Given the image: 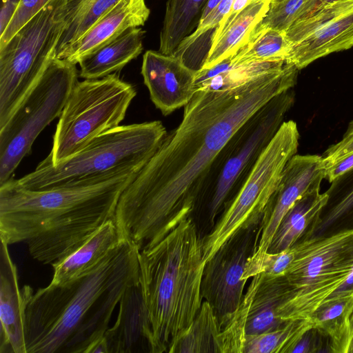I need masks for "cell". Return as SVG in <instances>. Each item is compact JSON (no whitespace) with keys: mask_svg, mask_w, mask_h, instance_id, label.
Returning a JSON list of instances; mask_svg holds the SVG:
<instances>
[{"mask_svg":"<svg viewBox=\"0 0 353 353\" xmlns=\"http://www.w3.org/2000/svg\"><path fill=\"white\" fill-rule=\"evenodd\" d=\"M298 72L285 66L235 88L197 90L180 124L124 188L114 221L140 249L190 217L204 179L241 128L277 95L292 89Z\"/></svg>","mask_w":353,"mask_h":353,"instance_id":"obj_1","label":"cell"},{"mask_svg":"<svg viewBox=\"0 0 353 353\" xmlns=\"http://www.w3.org/2000/svg\"><path fill=\"white\" fill-rule=\"evenodd\" d=\"M139 252L124 239L77 279L36 292L24 285L26 353H88L104 336L125 292L140 283Z\"/></svg>","mask_w":353,"mask_h":353,"instance_id":"obj_2","label":"cell"},{"mask_svg":"<svg viewBox=\"0 0 353 353\" xmlns=\"http://www.w3.org/2000/svg\"><path fill=\"white\" fill-rule=\"evenodd\" d=\"M137 172L41 191L25 189L12 177L0 185L1 241L26 242L31 256L43 264L65 258L114 219L120 195Z\"/></svg>","mask_w":353,"mask_h":353,"instance_id":"obj_3","label":"cell"},{"mask_svg":"<svg viewBox=\"0 0 353 353\" xmlns=\"http://www.w3.org/2000/svg\"><path fill=\"white\" fill-rule=\"evenodd\" d=\"M139 261L150 352H168L203 302V239L192 219L183 220L158 243L140 250Z\"/></svg>","mask_w":353,"mask_h":353,"instance_id":"obj_4","label":"cell"},{"mask_svg":"<svg viewBox=\"0 0 353 353\" xmlns=\"http://www.w3.org/2000/svg\"><path fill=\"white\" fill-rule=\"evenodd\" d=\"M166 134L160 121L120 125L57 164L43 159L33 172L16 181L25 189L41 191L89 185L139 171Z\"/></svg>","mask_w":353,"mask_h":353,"instance_id":"obj_5","label":"cell"},{"mask_svg":"<svg viewBox=\"0 0 353 353\" xmlns=\"http://www.w3.org/2000/svg\"><path fill=\"white\" fill-rule=\"evenodd\" d=\"M293 246L294 259L285 276L289 294L277 309L284 322L310 319L345 282L353 268V229Z\"/></svg>","mask_w":353,"mask_h":353,"instance_id":"obj_6","label":"cell"},{"mask_svg":"<svg viewBox=\"0 0 353 353\" xmlns=\"http://www.w3.org/2000/svg\"><path fill=\"white\" fill-rule=\"evenodd\" d=\"M68 0H53L0 48V128L57 57Z\"/></svg>","mask_w":353,"mask_h":353,"instance_id":"obj_7","label":"cell"},{"mask_svg":"<svg viewBox=\"0 0 353 353\" xmlns=\"http://www.w3.org/2000/svg\"><path fill=\"white\" fill-rule=\"evenodd\" d=\"M136 94L134 87L116 73L77 81L59 117L51 152L44 160L57 164L119 126Z\"/></svg>","mask_w":353,"mask_h":353,"instance_id":"obj_8","label":"cell"},{"mask_svg":"<svg viewBox=\"0 0 353 353\" xmlns=\"http://www.w3.org/2000/svg\"><path fill=\"white\" fill-rule=\"evenodd\" d=\"M299 140L296 122L283 121L219 221L203 238L205 263L238 231L261 223L287 163L297 152Z\"/></svg>","mask_w":353,"mask_h":353,"instance_id":"obj_9","label":"cell"},{"mask_svg":"<svg viewBox=\"0 0 353 353\" xmlns=\"http://www.w3.org/2000/svg\"><path fill=\"white\" fill-rule=\"evenodd\" d=\"M78 76L76 64L56 57L0 128V185L12 178L43 130L60 117Z\"/></svg>","mask_w":353,"mask_h":353,"instance_id":"obj_10","label":"cell"},{"mask_svg":"<svg viewBox=\"0 0 353 353\" xmlns=\"http://www.w3.org/2000/svg\"><path fill=\"white\" fill-rule=\"evenodd\" d=\"M261 225L238 231L205 264L201 295L212 307L221 330L243 300L247 281L242 278L248 261L256 247Z\"/></svg>","mask_w":353,"mask_h":353,"instance_id":"obj_11","label":"cell"},{"mask_svg":"<svg viewBox=\"0 0 353 353\" xmlns=\"http://www.w3.org/2000/svg\"><path fill=\"white\" fill-rule=\"evenodd\" d=\"M294 94L288 90L257 111L236 133L235 141L221 170L209 205L212 224L241 176L252 168L271 141L294 104Z\"/></svg>","mask_w":353,"mask_h":353,"instance_id":"obj_12","label":"cell"},{"mask_svg":"<svg viewBox=\"0 0 353 353\" xmlns=\"http://www.w3.org/2000/svg\"><path fill=\"white\" fill-rule=\"evenodd\" d=\"M325 170L322 156L296 154L288 161L264 212L260 236L248 263L256 261L267 252L279 223L292 205L307 192L320 189Z\"/></svg>","mask_w":353,"mask_h":353,"instance_id":"obj_13","label":"cell"},{"mask_svg":"<svg viewBox=\"0 0 353 353\" xmlns=\"http://www.w3.org/2000/svg\"><path fill=\"white\" fill-rule=\"evenodd\" d=\"M196 71L173 55L147 50L141 73L152 103L166 116L184 107L196 92Z\"/></svg>","mask_w":353,"mask_h":353,"instance_id":"obj_14","label":"cell"},{"mask_svg":"<svg viewBox=\"0 0 353 353\" xmlns=\"http://www.w3.org/2000/svg\"><path fill=\"white\" fill-rule=\"evenodd\" d=\"M150 14L145 0H119L84 36L59 53L57 58L77 65L128 29L143 26Z\"/></svg>","mask_w":353,"mask_h":353,"instance_id":"obj_15","label":"cell"},{"mask_svg":"<svg viewBox=\"0 0 353 353\" xmlns=\"http://www.w3.org/2000/svg\"><path fill=\"white\" fill-rule=\"evenodd\" d=\"M0 250V353H26L24 338L25 303L17 271L1 241Z\"/></svg>","mask_w":353,"mask_h":353,"instance_id":"obj_16","label":"cell"},{"mask_svg":"<svg viewBox=\"0 0 353 353\" xmlns=\"http://www.w3.org/2000/svg\"><path fill=\"white\" fill-rule=\"evenodd\" d=\"M119 304L117 321L103 336L108 353L150 352L148 316L140 283L130 287Z\"/></svg>","mask_w":353,"mask_h":353,"instance_id":"obj_17","label":"cell"},{"mask_svg":"<svg viewBox=\"0 0 353 353\" xmlns=\"http://www.w3.org/2000/svg\"><path fill=\"white\" fill-rule=\"evenodd\" d=\"M124 239L114 219L108 220L77 250L52 264L50 284L63 285L84 275Z\"/></svg>","mask_w":353,"mask_h":353,"instance_id":"obj_18","label":"cell"},{"mask_svg":"<svg viewBox=\"0 0 353 353\" xmlns=\"http://www.w3.org/2000/svg\"><path fill=\"white\" fill-rule=\"evenodd\" d=\"M353 46V12L339 17L293 44L286 62L299 70L319 58Z\"/></svg>","mask_w":353,"mask_h":353,"instance_id":"obj_19","label":"cell"},{"mask_svg":"<svg viewBox=\"0 0 353 353\" xmlns=\"http://www.w3.org/2000/svg\"><path fill=\"white\" fill-rule=\"evenodd\" d=\"M145 31L130 28L120 36L83 58L79 76L97 79L120 71L143 51Z\"/></svg>","mask_w":353,"mask_h":353,"instance_id":"obj_20","label":"cell"},{"mask_svg":"<svg viewBox=\"0 0 353 353\" xmlns=\"http://www.w3.org/2000/svg\"><path fill=\"white\" fill-rule=\"evenodd\" d=\"M327 200L325 192L314 189L303 194L279 223L267 252L278 253L309 239Z\"/></svg>","mask_w":353,"mask_h":353,"instance_id":"obj_21","label":"cell"},{"mask_svg":"<svg viewBox=\"0 0 353 353\" xmlns=\"http://www.w3.org/2000/svg\"><path fill=\"white\" fill-rule=\"evenodd\" d=\"M251 299L245 327V334H258L278 329L286 322L277 316L279 306L289 294L290 286L285 276L270 277L262 273Z\"/></svg>","mask_w":353,"mask_h":353,"instance_id":"obj_22","label":"cell"},{"mask_svg":"<svg viewBox=\"0 0 353 353\" xmlns=\"http://www.w3.org/2000/svg\"><path fill=\"white\" fill-rule=\"evenodd\" d=\"M325 192L327 200L310 238L353 229V169L332 181Z\"/></svg>","mask_w":353,"mask_h":353,"instance_id":"obj_23","label":"cell"},{"mask_svg":"<svg viewBox=\"0 0 353 353\" xmlns=\"http://www.w3.org/2000/svg\"><path fill=\"white\" fill-rule=\"evenodd\" d=\"M272 1L254 0L239 13L214 43L202 68H212L235 54L247 43Z\"/></svg>","mask_w":353,"mask_h":353,"instance_id":"obj_24","label":"cell"},{"mask_svg":"<svg viewBox=\"0 0 353 353\" xmlns=\"http://www.w3.org/2000/svg\"><path fill=\"white\" fill-rule=\"evenodd\" d=\"M233 0H222L204 19L199 21L192 33L178 46L173 56L197 72L201 70L216 38L219 29L228 14Z\"/></svg>","mask_w":353,"mask_h":353,"instance_id":"obj_25","label":"cell"},{"mask_svg":"<svg viewBox=\"0 0 353 353\" xmlns=\"http://www.w3.org/2000/svg\"><path fill=\"white\" fill-rule=\"evenodd\" d=\"M285 61L252 62L234 65L228 58L210 68L196 72V90H219L235 88L261 74L281 70Z\"/></svg>","mask_w":353,"mask_h":353,"instance_id":"obj_26","label":"cell"},{"mask_svg":"<svg viewBox=\"0 0 353 353\" xmlns=\"http://www.w3.org/2000/svg\"><path fill=\"white\" fill-rule=\"evenodd\" d=\"M208 0H168L159 37V52L172 55L198 26Z\"/></svg>","mask_w":353,"mask_h":353,"instance_id":"obj_27","label":"cell"},{"mask_svg":"<svg viewBox=\"0 0 353 353\" xmlns=\"http://www.w3.org/2000/svg\"><path fill=\"white\" fill-rule=\"evenodd\" d=\"M221 328L208 302L203 301L196 317L188 329L171 345L169 353H221Z\"/></svg>","mask_w":353,"mask_h":353,"instance_id":"obj_28","label":"cell"},{"mask_svg":"<svg viewBox=\"0 0 353 353\" xmlns=\"http://www.w3.org/2000/svg\"><path fill=\"white\" fill-rule=\"evenodd\" d=\"M291 44L285 32L256 26L247 43L230 57L232 63L285 61Z\"/></svg>","mask_w":353,"mask_h":353,"instance_id":"obj_29","label":"cell"},{"mask_svg":"<svg viewBox=\"0 0 353 353\" xmlns=\"http://www.w3.org/2000/svg\"><path fill=\"white\" fill-rule=\"evenodd\" d=\"M118 1L68 0L57 54L84 36Z\"/></svg>","mask_w":353,"mask_h":353,"instance_id":"obj_30","label":"cell"},{"mask_svg":"<svg viewBox=\"0 0 353 353\" xmlns=\"http://www.w3.org/2000/svg\"><path fill=\"white\" fill-rule=\"evenodd\" d=\"M311 319L288 321L282 327L258 334H245L243 353H290L308 329Z\"/></svg>","mask_w":353,"mask_h":353,"instance_id":"obj_31","label":"cell"},{"mask_svg":"<svg viewBox=\"0 0 353 353\" xmlns=\"http://www.w3.org/2000/svg\"><path fill=\"white\" fill-rule=\"evenodd\" d=\"M256 283V276L255 275L252 277L238 310L230 322L222 329L219 336L221 353L243 352L245 327Z\"/></svg>","mask_w":353,"mask_h":353,"instance_id":"obj_32","label":"cell"},{"mask_svg":"<svg viewBox=\"0 0 353 353\" xmlns=\"http://www.w3.org/2000/svg\"><path fill=\"white\" fill-rule=\"evenodd\" d=\"M352 303L353 294L332 297L326 300L310 319L314 327L332 341L339 332Z\"/></svg>","mask_w":353,"mask_h":353,"instance_id":"obj_33","label":"cell"},{"mask_svg":"<svg viewBox=\"0 0 353 353\" xmlns=\"http://www.w3.org/2000/svg\"><path fill=\"white\" fill-rule=\"evenodd\" d=\"M309 1L272 0L266 14L257 26L285 32L301 18Z\"/></svg>","mask_w":353,"mask_h":353,"instance_id":"obj_34","label":"cell"},{"mask_svg":"<svg viewBox=\"0 0 353 353\" xmlns=\"http://www.w3.org/2000/svg\"><path fill=\"white\" fill-rule=\"evenodd\" d=\"M294 246L278 253H265L263 256L252 263H247L243 280L262 273L268 276L276 278L285 276L294 259Z\"/></svg>","mask_w":353,"mask_h":353,"instance_id":"obj_35","label":"cell"},{"mask_svg":"<svg viewBox=\"0 0 353 353\" xmlns=\"http://www.w3.org/2000/svg\"><path fill=\"white\" fill-rule=\"evenodd\" d=\"M52 1L21 0L9 25L0 36V48L4 46L23 25Z\"/></svg>","mask_w":353,"mask_h":353,"instance_id":"obj_36","label":"cell"},{"mask_svg":"<svg viewBox=\"0 0 353 353\" xmlns=\"http://www.w3.org/2000/svg\"><path fill=\"white\" fill-rule=\"evenodd\" d=\"M331 353V340L314 327L306 330L290 353Z\"/></svg>","mask_w":353,"mask_h":353,"instance_id":"obj_37","label":"cell"},{"mask_svg":"<svg viewBox=\"0 0 353 353\" xmlns=\"http://www.w3.org/2000/svg\"><path fill=\"white\" fill-rule=\"evenodd\" d=\"M353 152V121H352L342 139L330 145L322 155L325 168L332 165L345 156Z\"/></svg>","mask_w":353,"mask_h":353,"instance_id":"obj_38","label":"cell"},{"mask_svg":"<svg viewBox=\"0 0 353 353\" xmlns=\"http://www.w3.org/2000/svg\"><path fill=\"white\" fill-rule=\"evenodd\" d=\"M331 353H353V303L339 332L331 341Z\"/></svg>","mask_w":353,"mask_h":353,"instance_id":"obj_39","label":"cell"},{"mask_svg":"<svg viewBox=\"0 0 353 353\" xmlns=\"http://www.w3.org/2000/svg\"><path fill=\"white\" fill-rule=\"evenodd\" d=\"M352 169H353V152L325 168V179L331 183L336 178Z\"/></svg>","mask_w":353,"mask_h":353,"instance_id":"obj_40","label":"cell"},{"mask_svg":"<svg viewBox=\"0 0 353 353\" xmlns=\"http://www.w3.org/2000/svg\"><path fill=\"white\" fill-rule=\"evenodd\" d=\"M21 0H1L0 8V36L4 32Z\"/></svg>","mask_w":353,"mask_h":353,"instance_id":"obj_41","label":"cell"},{"mask_svg":"<svg viewBox=\"0 0 353 353\" xmlns=\"http://www.w3.org/2000/svg\"><path fill=\"white\" fill-rule=\"evenodd\" d=\"M253 1L254 0H233L231 8L219 29L215 41L223 32V30L226 28L228 25L234 20L236 16L248 5H250Z\"/></svg>","mask_w":353,"mask_h":353,"instance_id":"obj_42","label":"cell"},{"mask_svg":"<svg viewBox=\"0 0 353 353\" xmlns=\"http://www.w3.org/2000/svg\"><path fill=\"white\" fill-rule=\"evenodd\" d=\"M349 294H353V268L343 285L329 299L336 296Z\"/></svg>","mask_w":353,"mask_h":353,"instance_id":"obj_43","label":"cell"},{"mask_svg":"<svg viewBox=\"0 0 353 353\" xmlns=\"http://www.w3.org/2000/svg\"><path fill=\"white\" fill-rule=\"evenodd\" d=\"M273 1H280V0H273Z\"/></svg>","mask_w":353,"mask_h":353,"instance_id":"obj_44","label":"cell"}]
</instances>
